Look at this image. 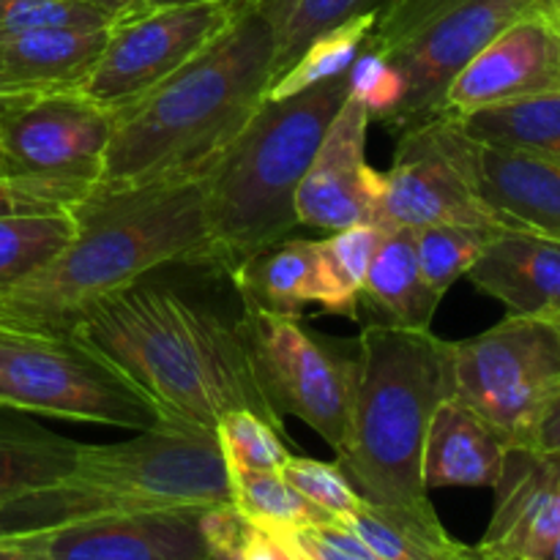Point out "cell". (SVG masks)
I'll return each mask as SVG.
<instances>
[{"label": "cell", "mask_w": 560, "mask_h": 560, "mask_svg": "<svg viewBox=\"0 0 560 560\" xmlns=\"http://www.w3.org/2000/svg\"><path fill=\"white\" fill-rule=\"evenodd\" d=\"M74 331L156 405L164 424L213 435L230 410H255L284 432L233 323L178 290L140 279L93 304Z\"/></svg>", "instance_id": "1"}, {"label": "cell", "mask_w": 560, "mask_h": 560, "mask_svg": "<svg viewBox=\"0 0 560 560\" xmlns=\"http://www.w3.org/2000/svg\"><path fill=\"white\" fill-rule=\"evenodd\" d=\"M271 82V27L257 11H241L178 74L120 109L96 189L206 180Z\"/></svg>", "instance_id": "2"}, {"label": "cell", "mask_w": 560, "mask_h": 560, "mask_svg": "<svg viewBox=\"0 0 560 560\" xmlns=\"http://www.w3.org/2000/svg\"><path fill=\"white\" fill-rule=\"evenodd\" d=\"M74 213V238L44 268L0 290V323L74 328L107 295L159 266H208L206 180L93 189Z\"/></svg>", "instance_id": "3"}, {"label": "cell", "mask_w": 560, "mask_h": 560, "mask_svg": "<svg viewBox=\"0 0 560 560\" xmlns=\"http://www.w3.org/2000/svg\"><path fill=\"white\" fill-rule=\"evenodd\" d=\"M355 359L350 435L337 465L366 503L430 512L421 454L438 405L452 399L448 342L432 328L366 323Z\"/></svg>", "instance_id": "4"}, {"label": "cell", "mask_w": 560, "mask_h": 560, "mask_svg": "<svg viewBox=\"0 0 560 560\" xmlns=\"http://www.w3.org/2000/svg\"><path fill=\"white\" fill-rule=\"evenodd\" d=\"M348 98V74L262 102L206 178L208 266L233 271L299 228L295 195Z\"/></svg>", "instance_id": "5"}, {"label": "cell", "mask_w": 560, "mask_h": 560, "mask_svg": "<svg viewBox=\"0 0 560 560\" xmlns=\"http://www.w3.org/2000/svg\"><path fill=\"white\" fill-rule=\"evenodd\" d=\"M230 503L217 435L159 424L107 446H82L74 470L0 509V539L33 536L109 514Z\"/></svg>", "instance_id": "6"}, {"label": "cell", "mask_w": 560, "mask_h": 560, "mask_svg": "<svg viewBox=\"0 0 560 560\" xmlns=\"http://www.w3.org/2000/svg\"><path fill=\"white\" fill-rule=\"evenodd\" d=\"M0 408L145 432L156 405L74 328L0 323Z\"/></svg>", "instance_id": "7"}, {"label": "cell", "mask_w": 560, "mask_h": 560, "mask_svg": "<svg viewBox=\"0 0 560 560\" xmlns=\"http://www.w3.org/2000/svg\"><path fill=\"white\" fill-rule=\"evenodd\" d=\"M545 0H388L364 47L402 77L394 135L446 113L454 77L509 25Z\"/></svg>", "instance_id": "8"}, {"label": "cell", "mask_w": 560, "mask_h": 560, "mask_svg": "<svg viewBox=\"0 0 560 560\" xmlns=\"http://www.w3.org/2000/svg\"><path fill=\"white\" fill-rule=\"evenodd\" d=\"M448 386L512 446H528L560 392V323L506 315L479 337L448 342Z\"/></svg>", "instance_id": "9"}, {"label": "cell", "mask_w": 560, "mask_h": 560, "mask_svg": "<svg viewBox=\"0 0 560 560\" xmlns=\"http://www.w3.org/2000/svg\"><path fill=\"white\" fill-rule=\"evenodd\" d=\"M257 383L279 416H295L342 452L350 435L359 359L342 342L320 337L301 317L244 310L235 323Z\"/></svg>", "instance_id": "10"}, {"label": "cell", "mask_w": 560, "mask_h": 560, "mask_svg": "<svg viewBox=\"0 0 560 560\" xmlns=\"http://www.w3.org/2000/svg\"><path fill=\"white\" fill-rule=\"evenodd\" d=\"M115 118L82 91L14 98L0 113V175L85 200L102 184Z\"/></svg>", "instance_id": "11"}, {"label": "cell", "mask_w": 560, "mask_h": 560, "mask_svg": "<svg viewBox=\"0 0 560 560\" xmlns=\"http://www.w3.org/2000/svg\"><path fill=\"white\" fill-rule=\"evenodd\" d=\"M222 3L153 5L109 27L107 44L82 93L120 113L178 74L235 22Z\"/></svg>", "instance_id": "12"}, {"label": "cell", "mask_w": 560, "mask_h": 560, "mask_svg": "<svg viewBox=\"0 0 560 560\" xmlns=\"http://www.w3.org/2000/svg\"><path fill=\"white\" fill-rule=\"evenodd\" d=\"M394 164L372 224L381 230H421L432 224H470L503 230L470 186L454 142L452 115L397 135Z\"/></svg>", "instance_id": "13"}, {"label": "cell", "mask_w": 560, "mask_h": 560, "mask_svg": "<svg viewBox=\"0 0 560 560\" xmlns=\"http://www.w3.org/2000/svg\"><path fill=\"white\" fill-rule=\"evenodd\" d=\"M550 93H560V16L545 0L492 38L454 77L446 113L459 115Z\"/></svg>", "instance_id": "14"}, {"label": "cell", "mask_w": 560, "mask_h": 560, "mask_svg": "<svg viewBox=\"0 0 560 560\" xmlns=\"http://www.w3.org/2000/svg\"><path fill=\"white\" fill-rule=\"evenodd\" d=\"M370 124L364 104L345 98L295 195L299 224L328 233L350 224H372L386 175L366 164Z\"/></svg>", "instance_id": "15"}, {"label": "cell", "mask_w": 560, "mask_h": 560, "mask_svg": "<svg viewBox=\"0 0 560 560\" xmlns=\"http://www.w3.org/2000/svg\"><path fill=\"white\" fill-rule=\"evenodd\" d=\"M14 539L44 560H206L211 556L202 534V509L197 506L109 514Z\"/></svg>", "instance_id": "16"}, {"label": "cell", "mask_w": 560, "mask_h": 560, "mask_svg": "<svg viewBox=\"0 0 560 560\" xmlns=\"http://www.w3.org/2000/svg\"><path fill=\"white\" fill-rule=\"evenodd\" d=\"M454 142L476 197L485 202L503 230L560 241L558 162L470 140L457 120H454Z\"/></svg>", "instance_id": "17"}, {"label": "cell", "mask_w": 560, "mask_h": 560, "mask_svg": "<svg viewBox=\"0 0 560 560\" xmlns=\"http://www.w3.org/2000/svg\"><path fill=\"white\" fill-rule=\"evenodd\" d=\"M495 509L476 547L498 558L539 560L560 534V457L512 446L495 481Z\"/></svg>", "instance_id": "18"}, {"label": "cell", "mask_w": 560, "mask_h": 560, "mask_svg": "<svg viewBox=\"0 0 560 560\" xmlns=\"http://www.w3.org/2000/svg\"><path fill=\"white\" fill-rule=\"evenodd\" d=\"M228 277L233 279L244 310L301 317L306 306H317L328 315L353 320L328 271L320 238L279 241L235 266Z\"/></svg>", "instance_id": "19"}, {"label": "cell", "mask_w": 560, "mask_h": 560, "mask_svg": "<svg viewBox=\"0 0 560 560\" xmlns=\"http://www.w3.org/2000/svg\"><path fill=\"white\" fill-rule=\"evenodd\" d=\"M476 290L492 295L509 315L560 323V241L501 230L468 271Z\"/></svg>", "instance_id": "20"}, {"label": "cell", "mask_w": 560, "mask_h": 560, "mask_svg": "<svg viewBox=\"0 0 560 560\" xmlns=\"http://www.w3.org/2000/svg\"><path fill=\"white\" fill-rule=\"evenodd\" d=\"M109 27H44L0 38V93L44 96L82 91L102 58Z\"/></svg>", "instance_id": "21"}, {"label": "cell", "mask_w": 560, "mask_h": 560, "mask_svg": "<svg viewBox=\"0 0 560 560\" xmlns=\"http://www.w3.org/2000/svg\"><path fill=\"white\" fill-rule=\"evenodd\" d=\"M512 443L481 416L446 399L430 421L421 454L427 492L446 487H495Z\"/></svg>", "instance_id": "22"}, {"label": "cell", "mask_w": 560, "mask_h": 560, "mask_svg": "<svg viewBox=\"0 0 560 560\" xmlns=\"http://www.w3.org/2000/svg\"><path fill=\"white\" fill-rule=\"evenodd\" d=\"M364 304H370L383 323L402 328H432L443 295H438L421 277L416 230H383L375 257L364 282Z\"/></svg>", "instance_id": "23"}, {"label": "cell", "mask_w": 560, "mask_h": 560, "mask_svg": "<svg viewBox=\"0 0 560 560\" xmlns=\"http://www.w3.org/2000/svg\"><path fill=\"white\" fill-rule=\"evenodd\" d=\"M342 523L377 560H465L470 552V545H463L443 528L435 509L413 512L364 501Z\"/></svg>", "instance_id": "24"}, {"label": "cell", "mask_w": 560, "mask_h": 560, "mask_svg": "<svg viewBox=\"0 0 560 560\" xmlns=\"http://www.w3.org/2000/svg\"><path fill=\"white\" fill-rule=\"evenodd\" d=\"M452 118L470 140L560 164V93L470 109Z\"/></svg>", "instance_id": "25"}, {"label": "cell", "mask_w": 560, "mask_h": 560, "mask_svg": "<svg viewBox=\"0 0 560 560\" xmlns=\"http://www.w3.org/2000/svg\"><path fill=\"white\" fill-rule=\"evenodd\" d=\"M388 0H255L273 36V80L301 58L323 33L364 14H377Z\"/></svg>", "instance_id": "26"}, {"label": "cell", "mask_w": 560, "mask_h": 560, "mask_svg": "<svg viewBox=\"0 0 560 560\" xmlns=\"http://www.w3.org/2000/svg\"><path fill=\"white\" fill-rule=\"evenodd\" d=\"M85 443L44 430L0 432V509L74 470Z\"/></svg>", "instance_id": "27"}, {"label": "cell", "mask_w": 560, "mask_h": 560, "mask_svg": "<svg viewBox=\"0 0 560 560\" xmlns=\"http://www.w3.org/2000/svg\"><path fill=\"white\" fill-rule=\"evenodd\" d=\"M230 503L246 523L262 530L320 528L337 523L295 492L279 470H228Z\"/></svg>", "instance_id": "28"}, {"label": "cell", "mask_w": 560, "mask_h": 560, "mask_svg": "<svg viewBox=\"0 0 560 560\" xmlns=\"http://www.w3.org/2000/svg\"><path fill=\"white\" fill-rule=\"evenodd\" d=\"M74 213H38V217H0V290L22 282L47 266L71 238Z\"/></svg>", "instance_id": "29"}, {"label": "cell", "mask_w": 560, "mask_h": 560, "mask_svg": "<svg viewBox=\"0 0 560 560\" xmlns=\"http://www.w3.org/2000/svg\"><path fill=\"white\" fill-rule=\"evenodd\" d=\"M375 20L377 14L355 16V20L345 22V25L334 27V31L315 38V42L301 52V58L295 60L284 74H279L277 80L271 82V88H268L266 93L268 102L295 96V93L306 91V88L320 85V82L337 80V77L348 74L353 60L359 58L361 49H364L366 38H370L372 27H375Z\"/></svg>", "instance_id": "30"}, {"label": "cell", "mask_w": 560, "mask_h": 560, "mask_svg": "<svg viewBox=\"0 0 560 560\" xmlns=\"http://www.w3.org/2000/svg\"><path fill=\"white\" fill-rule=\"evenodd\" d=\"M501 230L470 228V224H432L416 230V249L424 282L438 295H446L457 279L468 277L490 238Z\"/></svg>", "instance_id": "31"}, {"label": "cell", "mask_w": 560, "mask_h": 560, "mask_svg": "<svg viewBox=\"0 0 560 560\" xmlns=\"http://www.w3.org/2000/svg\"><path fill=\"white\" fill-rule=\"evenodd\" d=\"M228 470H279L290 457L288 435L255 410H230L217 424Z\"/></svg>", "instance_id": "32"}, {"label": "cell", "mask_w": 560, "mask_h": 560, "mask_svg": "<svg viewBox=\"0 0 560 560\" xmlns=\"http://www.w3.org/2000/svg\"><path fill=\"white\" fill-rule=\"evenodd\" d=\"M381 238L383 230L375 224H350V228L334 230L328 238H320L328 271H331L339 295L348 304L353 320H359V306L364 304L366 271H370V262Z\"/></svg>", "instance_id": "33"}, {"label": "cell", "mask_w": 560, "mask_h": 560, "mask_svg": "<svg viewBox=\"0 0 560 560\" xmlns=\"http://www.w3.org/2000/svg\"><path fill=\"white\" fill-rule=\"evenodd\" d=\"M279 474L295 492H301L306 501L315 503L320 512H326L337 523L348 520L364 503V498L355 492V487L350 485V479L337 463H320V459L290 454Z\"/></svg>", "instance_id": "34"}, {"label": "cell", "mask_w": 560, "mask_h": 560, "mask_svg": "<svg viewBox=\"0 0 560 560\" xmlns=\"http://www.w3.org/2000/svg\"><path fill=\"white\" fill-rule=\"evenodd\" d=\"M107 11L91 0H0V38L44 27H109Z\"/></svg>", "instance_id": "35"}, {"label": "cell", "mask_w": 560, "mask_h": 560, "mask_svg": "<svg viewBox=\"0 0 560 560\" xmlns=\"http://www.w3.org/2000/svg\"><path fill=\"white\" fill-rule=\"evenodd\" d=\"M348 96L364 104L372 120L386 126L402 102V77L381 55L364 47L348 71Z\"/></svg>", "instance_id": "36"}, {"label": "cell", "mask_w": 560, "mask_h": 560, "mask_svg": "<svg viewBox=\"0 0 560 560\" xmlns=\"http://www.w3.org/2000/svg\"><path fill=\"white\" fill-rule=\"evenodd\" d=\"M77 202H82V197L71 195V191L0 175V217H38V213H60V211H71Z\"/></svg>", "instance_id": "37"}, {"label": "cell", "mask_w": 560, "mask_h": 560, "mask_svg": "<svg viewBox=\"0 0 560 560\" xmlns=\"http://www.w3.org/2000/svg\"><path fill=\"white\" fill-rule=\"evenodd\" d=\"M268 534L279 536L295 556H304L310 560H377L372 552H348L334 547L323 536H317L310 528H295V530H268Z\"/></svg>", "instance_id": "38"}, {"label": "cell", "mask_w": 560, "mask_h": 560, "mask_svg": "<svg viewBox=\"0 0 560 560\" xmlns=\"http://www.w3.org/2000/svg\"><path fill=\"white\" fill-rule=\"evenodd\" d=\"M241 558L244 560H301L282 539H279V536L268 534V530L257 528V525L252 523H249V534H246Z\"/></svg>", "instance_id": "39"}, {"label": "cell", "mask_w": 560, "mask_h": 560, "mask_svg": "<svg viewBox=\"0 0 560 560\" xmlns=\"http://www.w3.org/2000/svg\"><path fill=\"white\" fill-rule=\"evenodd\" d=\"M530 448H539L545 454H558L560 457V392L547 402L530 432Z\"/></svg>", "instance_id": "40"}, {"label": "cell", "mask_w": 560, "mask_h": 560, "mask_svg": "<svg viewBox=\"0 0 560 560\" xmlns=\"http://www.w3.org/2000/svg\"><path fill=\"white\" fill-rule=\"evenodd\" d=\"M91 3H96L102 11H107L113 25L151 9V0H91Z\"/></svg>", "instance_id": "41"}, {"label": "cell", "mask_w": 560, "mask_h": 560, "mask_svg": "<svg viewBox=\"0 0 560 560\" xmlns=\"http://www.w3.org/2000/svg\"><path fill=\"white\" fill-rule=\"evenodd\" d=\"M0 560H44L20 539H0Z\"/></svg>", "instance_id": "42"}, {"label": "cell", "mask_w": 560, "mask_h": 560, "mask_svg": "<svg viewBox=\"0 0 560 560\" xmlns=\"http://www.w3.org/2000/svg\"><path fill=\"white\" fill-rule=\"evenodd\" d=\"M180 3H222V5H230L235 14H241V11H252L255 0H151V9L153 5H180Z\"/></svg>", "instance_id": "43"}, {"label": "cell", "mask_w": 560, "mask_h": 560, "mask_svg": "<svg viewBox=\"0 0 560 560\" xmlns=\"http://www.w3.org/2000/svg\"><path fill=\"white\" fill-rule=\"evenodd\" d=\"M465 560H530V558H498V556H487V552H481L479 547H470L468 558Z\"/></svg>", "instance_id": "44"}, {"label": "cell", "mask_w": 560, "mask_h": 560, "mask_svg": "<svg viewBox=\"0 0 560 560\" xmlns=\"http://www.w3.org/2000/svg\"><path fill=\"white\" fill-rule=\"evenodd\" d=\"M539 560H560V534L556 536V541H552V545L547 547L545 556H541Z\"/></svg>", "instance_id": "45"}, {"label": "cell", "mask_w": 560, "mask_h": 560, "mask_svg": "<svg viewBox=\"0 0 560 560\" xmlns=\"http://www.w3.org/2000/svg\"><path fill=\"white\" fill-rule=\"evenodd\" d=\"M14 98H20V96H3V93H0V113H3V109L9 107V104L14 102Z\"/></svg>", "instance_id": "46"}, {"label": "cell", "mask_w": 560, "mask_h": 560, "mask_svg": "<svg viewBox=\"0 0 560 560\" xmlns=\"http://www.w3.org/2000/svg\"><path fill=\"white\" fill-rule=\"evenodd\" d=\"M547 3H550V9L556 11V14L560 16V0H547Z\"/></svg>", "instance_id": "47"}, {"label": "cell", "mask_w": 560, "mask_h": 560, "mask_svg": "<svg viewBox=\"0 0 560 560\" xmlns=\"http://www.w3.org/2000/svg\"><path fill=\"white\" fill-rule=\"evenodd\" d=\"M206 560H224V558H217V556H208Z\"/></svg>", "instance_id": "48"}, {"label": "cell", "mask_w": 560, "mask_h": 560, "mask_svg": "<svg viewBox=\"0 0 560 560\" xmlns=\"http://www.w3.org/2000/svg\"><path fill=\"white\" fill-rule=\"evenodd\" d=\"M299 558H301V560H310V558H304V556H299Z\"/></svg>", "instance_id": "49"}, {"label": "cell", "mask_w": 560, "mask_h": 560, "mask_svg": "<svg viewBox=\"0 0 560 560\" xmlns=\"http://www.w3.org/2000/svg\"><path fill=\"white\" fill-rule=\"evenodd\" d=\"M235 560H244V558H235Z\"/></svg>", "instance_id": "50"}]
</instances>
